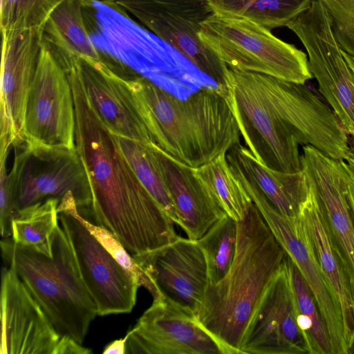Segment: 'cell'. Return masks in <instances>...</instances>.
<instances>
[{
    "mask_svg": "<svg viewBox=\"0 0 354 354\" xmlns=\"http://www.w3.org/2000/svg\"><path fill=\"white\" fill-rule=\"evenodd\" d=\"M75 110V148L90 183L93 216L131 256L176 240L174 222L142 184L119 142L93 109L74 59L66 66Z\"/></svg>",
    "mask_w": 354,
    "mask_h": 354,
    "instance_id": "6da1fadb",
    "label": "cell"
},
{
    "mask_svg": "<svg viewBox=\"0 0 354 354\" xmlns=\"http://www.w3.org/2000/svg\"><path fill=\"white\" fill-rule=\"evenodd\" d=\"M286 253L252 203L238 221L236 250L227 274L209 283L196 322L225 349L241 354L248 328Z\"/></svg>",
    "mask_w": 354,
    "mask_h": 354,
    "instance_id": "7a4b0ae2",
    "label": "cell"
},
{
    "mask_svg": "<svg viewBox=\"0 0 354 354\" xmlns=\"http://www.w3.org/2000/svg\"><path fill=\"white\" fill-rule=\"evenodd\" d=\"M156 145L177 161L201 167L240 143L225 93L202 88L180 99L144 76L133 80Z\"/></svg>",
    "mask_w": 354,
    "mask_h": 354,
    "instance_id": "3957f363",
    "label": "cell"
},
{
    "mask_svg": "<svg viewBox=\"0 0 354 354\" xmlns=\"http://www.w3.org/2000/svg\"><path fill=\"white\" fill-rule=\"evenodd\" d=\"M225 96L248 149L272 169L301 170L292 114V83L227 66Z\"/></svg>",
    "mask_w": 354,
    "mask_h": 354,
    "instance_id": "277c9868",
    "label": "cell"
},
{
    "mask_svg": "<svg viewBox=\"0 0 354 354\" xmlns=\"http://www.w3.org/2000/svg\"><path fill=\"white\" fill-rule=\"evenodd\" d=\"M51 249L47 254L17 244L10 237L1 241L6 265L14 268L57 333L82 344L97 309L59 225L51 236Z\"/></svg>",
    "mask_w": 354,
    "mask_h": 354,
    "instance_id": "5b68a950",
    "label": "cell"
},
{
    "mask_svg": "<svg viewBox=\"0 0 354 354\" xmlns=\"http://www.w3.org/2000/svg\"><path fill=\"white\" fill-rule=\"evenodd\" d=\"M198 36L232 68L302 84L313 77L304 52L247 19L214 12L202 24Z\"/></svg>",
    "mask_w": 354,
    "mask_h": 354,
    "instance_id": "8992f818",
    "label": "cell"
},
{
    "mask_svg": "<svg viewBox=\"0 0 354 354\" xmlns=\"http://www.w3.org/2000/svg\"><path fill=\"white\" fill-rule=\"evenodd\" d=\"M14 147L9 174L15 214L49 198L59 203L73 197L78 208L91 205L90 183L76 148L51 147L26 140Z\"/></svg>",
    "mask_w": 354,
    "mask_h": 354,
    "instance_id": "52a82bcc",
    "label": "cell"
},
{
    "mask_svg": "<svg viewBox=\"0 0 354 354\" xmlns=\"http://www.w3.org/2000/svg\"><path fill=\"white\" fill-rule=\"evenodd\" d=\"M286 27L303 44L319 92L347 134L354 138V74L334 36L326 9L319 0H312Z\"/></svg>",
    "mask_w": 354,
    "mask_h": 354,
    "instance_id": "ba28073f",
    "label": "cell"
},
{
    "mask_svg": "<svg viewBox=\"0 0 354 354\" xmlns=\"http://www.w3.org/2000/svg\"><path fill=\"white\" fill-rule=\"evenodd\" d=\"M76 207L74 199L62 202L57 207L58 219L98 315L130 313L140 286L137 277L120 264L88 231L76 216Z\"/></svg>",
    "mask_w": 354,
    "mask_h": 354,
    "instance_id": "9c48e42d",
    "label": "cell"
},
{
    "mask_svg": "<svg viewBox=\"0 0 354 354\" xmlns=\"http://www.w3.org/2000/svg\"><path fill=\"white\" fill-rule=\"evenodd\" d=\"M115 3L174 47L225 93L227 65L198 36L202 24L214 13L208 0H117Z\"/></svg>",
    "mask_w": 354,
    "mask_h": 354,
    "instance_id": "30bf717a",
    "label": "cell"
},
{
    "mask_svg": "<svg viewBox=\"0 0 354 354\" xmlns=\"http://www.w3.org/2000/svg\"><path fill=\"white\" fill-rule=\"evenodd\" d=\"M75 110L68 73L44 39L26 110V140L51 147L75 148Z\"/></svg>",
    "mask_w": 354,
    "mask_h": 354,
    "instance_id": "8fae6325",
    "label": "cell"
},
{
    "mask_svg": "<svg viewBox=\"0 0 354 354\" xmlns=\"http://www.w3.org/2000/svg\"><path fill=\"white\" fill-rule=\"evenodd\" d=\"M243 186L275 239L310 288L326 327L334 354H348L339 304L332 295L321 270L305 225L297 215L281 214L252 181Z\"/></svg>",
    "mask_w": 354,
    "mask_h": 354,
    "instance_id": "7c38bea8",
    "label": "cell"
},
{
    "mask_svg": "<svg viewBox=\"0 0 354 354\" xmlns=\"http://www.w3.org/2000/svg\"><path fill=\"white\" fill-rule=\"evenodd\" d=\"M132 257L146 277L145 288L153 300L165 299L195 317L209 283L205 257L197 241L179 236Z\"/></svg>",
    "mask_w": 354,
    "mask_h": 354,
    "instance_id": "4fadbf2b",
    "label": "cell"
},
{
    "mask_svg": "<svg viewBox=\"0 0 354 354\" xmlns=\"http://www.w3.org/2000/svg\"><path fill=\"white\" fill-rule=\"evenodd\" d=\"M298 319L286 254L250 322L241 354H313Z\"/></svg>",
    "mask_w": 354,
    "mask_h": 354,
    "instance_id": "5bb4252c",
    "label": "cell"
},
{
    "mask_svg": "<svg viewBox=\"0 0 354 354\" xmlns=\"http://www.w3.org/2000/svg\"><path fill=\"white\" fill-rule=\"evenodd\" d=\"M73 57L89 102L109 130L118 137L154 143L133 80L123 79L102 59L81 55Z\"/></svg>",
    "mask_w": 354,
    "mask_h": 354,
    "instance_id": "9a60e30c",
    "label": "cell"
},
{
    "mask_svg": "<svg viewBox=\"0 0 354 354\" xmlns=\"http://www.w3.org/2000/svg\"><path fill=\"white\" fill-rule=\"evenodd\" d=\"M129 332L126 353L226 354L193 315L165 299L153 300Z\"/></svg>",
    "mask_w": 354,
    "mask_h": 354,
    "instance_id": "2e32d148",
    "label": "cell"
},
{
    "mask_svg": "<svg viewBox=\"0 0 354 354\" xmlns=\"http://www.w3.org/2000/svg\"><path fill=\"white\" fill-rule=\"evenodd\" d=\"M1 322L0 354H53L61 337L11 266L1 271Z\"/></svg>",
    "mask_w": 354,
    "mask_h": 354,
    "instance_id": "e0dca14e",
    "label": "cell"
},
{
    "mask_svg": "<svg viewBox=\"0 0 354 354\" xmlns=\"http://www.w3.org/2000/svg\"><path fill=\"white\" fill-rule=\"evenodd\" d=\"M342 161L310 145L302 147L301 169L324 210L332 237L354 288V222L346 196Z\"/></svg>",
    "mask_w": 354,
    "mask_h": 354,
    "instance_id": "ac0fdd59",
    "label": "cell"
},
{
    "mask_svg": "<svg viewBox=\"0 0 354 354\" xmlns=\"http://www.w3.org/2000/svg\"><path fill=\"white\" fill-rule=\"evenodd\" d=\"M44 29H33L8 39H2L1 115L6 118L15 142L24 135L27 101L44 39Z\"/></svg>",
    "mask_w": 354,
    "mask_h": 354,
    "instance_id": "d6986e66",
    "label": "cell"
},
{
    "mask_svg": "<svg viewBox=\"0 0 354 354\" xmlns=\"http://www.w3.org/2000/svg\"><path fill=\"white\" fill-rule=\"evenodd\" d=\"M308 185L307 196L299 205L297 215L310 238L328 286L340 305L344 339L349 351L354 344V288L332 237L324 210L309 182Z\"/></svg>",
    "mask_w": 354,
    "mask_h": 354,
    "instance_id": "ffe728a7",
    "label": "cell"
},
{
    "mask_svg": "<svg viewBox=\"0 0 354 354\" xmlns=\"http://www.w3.org/2000/svg\"><path fill=\"white\" fill-rule=\"evenodd\" d=\"M150 147L176 207L180 227L189 239H199L227 214L194 168L177 161L155 143Z\"/></svg>",
    "mask_w": 354,
    "mask_h": 354,
    "instance_id": "44dd1931",
    "label": "cell"
},
{
    "mask_svg": "<svg viewBox=\"0 0 354 354\" xmlns=\"http://www.w3.org/2000/svg\"><path fill=\"white\" fill-rule=\"evenodd\" d=\"M230 165L249 177L272 204L283 214L297 215L299 205L308 192V182L302 169L287 173L267 167L240 143L226 153Z\"/></svg>",
    "mask_w": 354,
    "mask_h": 354,
    "instance_id": "7402d4cb",
    "label": "cell"
},
{
    "mask_svg": "<svg viewBox=\"0 0 354 354\" xmlns=\"http://www.w3.org/2000/svg\"><path fill=\"white\" fill-rule=\"evenodd\" d=\"M44 38L55 50L101 59L85 26L82 0H63L46 22Z\"/></svg>",
    "mask_w": 354,
    "mask_h": 354,
    "instance_id": "603a6c76",
    "label": "cell"
},
{
    "mask_svg": "<svg viewBox=\"0 0 354 354\" xmlns=\"http://www.w3.org/2000/svg\"><path fill=\"white\" fill-rule=\"evenodd\" d=\"M194 171L228 216L237 221L244 218L253 203L229 164L226 153Z\"/></svg>",
    "mask_w": 354,
    "mask_h": 354,
    "instance_id": "cb8c5ba5",
    "label": "cell"
},
{
    "mask_svg": "<svg viewBox=\"0 0 354 354\" xmlns=\"http://www.w3.org/2000/svg\"><path fill=\"white\" fill-rule=\"evenodd\" d=\"M214 12L247 19L270 30L286 25L312 0H208Z\"/></svg>",
    "mask_w": 354,
    "mask_h": 354,
    "instance_id": "d4e9b609",
    "label": "cell"
},
{
    "mask_svg": "<svg viewBox=\"0 0 354 354\" xmlns=\"http://www.w3.org/2000/svg\"><path fill=\"white\" fill-rule=\"evenodd\" d=\"M58 205L57 199L49 198L17 212L12 221V240L17 244L50 254L51 236L59 225Z\"/></svg>",
    "mask_w": 354,
    "mask_h": 354,
    "instance_id": "484cf974",
    "label": "cell"
},
{
    "mask_svg": "<svg viewBox=\"0 0 354 354\" xmlns=\"http://www.w3.org/2000/svg\"><path fill=\"white\" fill-rule=\"evenodd\" d=\"M121 149L136 176L171 221L180 219L150 145L118 137Z\"/></svg>",
    "mask_w": 354,
    "mask_h": 354,
    "instance_id": "4316f807",
    "label": "cell"
},
{
    "mask_svg": "<svg viewBox=\"0 0 354 354\" xmlns=\"http://www.w3.org/2000/svg\"><path fill=\"white\" fill-rule=\"evenodd\" d=\"M238 221L227 214L216 221L199 239L207 266L209 283H216L228 272L237 245Z\"/></svg>",
    "mask_w": 354,
    "mask_h": 354,
    "instance_id": "83f0119b",
    "label": "cell"
},
{
    "mask_svg": "<svg viewBox=\"0 0 354 354\" xmlns=\"http://www.w3.org/2000/svg\"><path fill=\"white\" fill-rule=\"evenodd\" d=\"M287 261L299 310L300 328L307 336L313 354H334L326 327L310 288L288 255Z\"/></svg>",
    "mask_w": 354,
    "mask_h": 354,
    "instance_id": "f1b7e54d",
    "label": "cell"
},
{
    "mask_svg": "<svg viewBox=\"0 0 354 354\" xmlns=\"http://www.w3.org/2000/svg\"><path fill=\"white\" fill-rule=\"evenodd\" d=\"M63 0H1L2 39L33 29H44L51 14Z\"/></svg>",
    "mask_w": 354,
    "mask_h": 354,
    "instance_id": "f546056e",
    "label": "cell"
},
{
    "mask_svg": "<svg viewBox=\"0 0 354 354\" xmlns=\"http://www.w3.org/2000/svg\"><path fill=\"white\" fill-rule=\"evenodd\" d=\"M341 49L354 57V0H319Z\"/></svg>",
    "mask_w": 354,
    "mask_h": 354,
    "instance_id": "4dcf8cb0",
    "label": "cell"
},
{
    "mask_svg": "<svg viewBox=\"0 0 354 354\" xmlns=\"http://www.w3.org/2000/svg\"><path fill=\"white\" fill-rule=\"evenodd\" d=\"M75 213L100 244L120 264L137 277L140 286L145 287L146 277L144 272L115 236L106 228L84 218L79 213L77 207L75 209Z\"/></svg>",
    "mask_w": 354,
    "mask_h": 354,
    "instance_id": "1f68e13d",
    "label": "cell"
},
{
    "mask_svg": "<svg viewBox=\"0 0 354 354\" xmlns=\"http://www.w3.org/2000/svg\"><path fill=\"white\" fill-rule=\"evenodd\" d=\"M8 150L0 151V228L2 239L12 236V221L15 216L10 174L6 168Z\"/></svg>",
    "mask_w": 354,
    "mask_h": 354,
    "instance_id": "d6a6232c",
    "label": "cell"
},
{
    "mask_svg": "<svg viewBox=\"0 0 354 354\" xmlns=\"http://www.w3.org/2000/svg\"><path fill=\"white\" fill-rule=\"evenodd\" d=\"M90 348H86L68 336H61L53 354H88Z\"/></svg>",
    "mask_w": 354,
    "mask_h": 354,
    "instance_id": "836d02e7",
    "label": "cell"
},
{
    "mask_svg": "<svg viewBox=\"0 0 354 354\" xmlns=\"http://www.w3.org/2000/svg\"><path fill=\"white\" fill-rule=\"evenodd\" d=\"M342 162L345 178L346 196L354 222V172L344 160H342Z\"/></svg>",
    "mask_w": 354,
    "mask_h": 354,
    "instance_id": "e575fe53",
    "label": "cell"
},
{
    "mask_svg": "<svg viewBox=\"0 0 354 354\" xmlns=\"http://www.w3.org/2000/svg\"><path fill=\"white\" fill-rule=\"evenodd\" d=\"M129 332L127 335L119 339H115L108 345H106L103 351L104 354H124L126 353V346Z\"/></svg>",
    "mask_w": 354,
    "mask_h": 354,
    "instance_id": "d590c367",
    "label": "cell"
},
{
    "mask_svg": "<svg viewBox=\"0 0 354 354\" xmlns=\"http://www.w3.org/2000/svg\"><path fill=\"white\" fill-rule=\"evenodd\" d=\"M350 151L348 158L345 162L348 164L352 171L354 172V145L349 142Z\"/></svg>",
    "mask_w": 354,
    "mask_h": 354,
    "instance_id": "8d00e7d4",
    "label": "cell"
},
{
    "mask_svg": "<svg viewBox=\"0 0 354 354\" xmlns=\"http://www.w3.org/2000/svg\"><path fill=\"white\" fill-rule=\"evenodd\" d=\"M343 56L354 74V57L342 50Z\"/></svg>",
    "mask_w": 354,
    "mask_h": 354,
    "instance_id": "74e56055",
    "label": "cell"
},
{
    "mask_svg": "<svg viewBox=\"0 0 354 354\" xmlns=\"http://www.w3.org/2000/svg\"><path fill=\"white\" fill-rule=\"evenodd\" d=\"M348 353H354V344L349 348Z\"/></svg>",
    "mask_w": 354,
    "mask_h": 354,
    "instance_id": "f35d334b",
    "label": "cell"
},
{
    "mask_svg": "<svg viewBox=\"0 0 354 354\" xmlns=\"http://www.w3.org/2000/svg\"><path fill=\"white\" fill-rule=\"evenodd\" d=\"M91 1L111 2V1H115L117 0H91Z\"/></svg>",
    "mask_w": 354,
    "mask_h": 354,
    "instance_id": "ab89813d",
    "label": "cell"
},
{
    "mask_svg": "<svg viewBox=\"0 0 354 354\" xmlns=\"http://www.w3.org/2000/svg\"><path fill=\"white\" fill-rule=\"evenodd\" d=\"M353 142L352 144H353V145H354V138H353Z\"/></svg>",
    "mask_w": 354,
    "mask_h": 354,
    "instance_id": "60d3db41",
    "label": "cell"
}]
</instances>
